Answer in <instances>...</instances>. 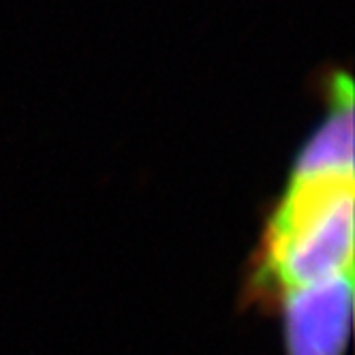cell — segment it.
Wrapping results in <instances>:
<instances>
[{
  "mask_svg": "<svg viewBox=\"0 0 355 355\" xmlns=\"http://www.w3.org/2000/svg\"><path fill=\"white\" fill-rule=\"evenodd\" d=\"M353 274V178H293L252 252L246 297L272 304L289 289Z\"/></svg>",
  "mask_w": 355,
  "mask_h": 355,
  "instance_id": "obj_1",
  "label": "cell"
},
{
  "mask_svg": "<svg viewBox=\"0 0 355 355\" xmlns=\"http://www.w3.org/2000/svg\"><path fill=\"white\" fill-rule=\"evenodd\" d=\"M287 355H345L353 321V274L289 289L274 302Z\"/></svg>",
  "mask_w": 355,
  "mask_h": 355,
  "instance_id": "obj_2",
  "label": "cell"
},
{
  "mask_svg": "<svg viewBox=\"0 0 355 355\" xmlns=\"http://www.w3.org/2000/svg\"><path fill=\"white\" fill-rule=\"evenodd\" d=\"M297 178H353V107L349 98L321 122L300 150Z\"/></svg>",
  "mask_w": 355,
  "mask_h": 355,
  "instance_id": "obj_3",
  "label": "cell"
}]
</instances>
